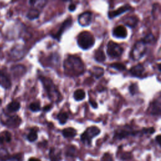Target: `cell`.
<instances>
[{"label": "cell", "mask_w": 161, "mask_h": 161, "mask_svg": "<svg viewBox=\"0 0 161 161\" xmlns=\"http://www.w3.org/2000/svg\"><path fill=\"white\" fill-rule=\"evenodd\" d=\"M63 67L65 74L70 77H78L85 71L84 62L76 56H68L64 61Z\"/></svg>", "instance_id": "obj_1"}, {"label": "cell", "mask_w": 161, "mask_h": 161, "mask_svg": "<svg viewBox=\"0 0 161 161\" xmlns=\"http://www.w3.org/2000/svg\"><path fill=\"white\" fill-rule=\"evenodd\" d=\"M39 80L50 101L56 103L61 101L62 99V94L50 78L40 76H39Z\"/></svg>", "instance_id": "obj_2"}, {"label": "cell", "mask_w": 161, "mask_h": 161, "mask_svg": "<svg viewBox=\"0 0 161 161\" xmlns=\"http://www.w3.org/2000/svg\"><path fill=\"white\" fill-rule=\"evenodd\" d=\"M77 43L81 49L87 50L94 46L95 44V38L90 32L84 31L78 35L77 37Z\"/></svg>", "instance_id": "obj_3"}, {"label": "cell", "mask_w": 161, "mask_h": 161, "mask_svg": "<svg viewBox=\"0 0 161 161\" xmlns=\"http://www.w3.org/2000/svg\"><path fill=\"white\" fill-rule=\"evenodd\" d=\"M143 135L142 130H135L130 126H124L120 128L114 132L113 138L115 140L120 141L129 137H136Z\"/></svg>", "instance_id": "obj_4"}, {"label": "cell", "mask_w": 161, "mask_h": 161, "mask_svg": "<svg viewBox=\"0 0 161 161\" xmlns=\"http://www.w3.org/2000/svg\"><path fill=\"white\" fill-rule=\"evenodd\" d=\"M100 133L101 130L98 127L96 126H90L81 135L80 140L84 144L90 146L93 139L99 135Z\"/></svg>", "instance_id": "obj_5"}, {"label": "cell", "mask_w": 161, "mask_h": 161, "mask_svg": "<svg viewBox=\"0 0 161 161\" xmlns=\"http://www.w3.org/2000/svg\"><path fill=\"white\" fill-rule=\"evenodd\" d=\"M146 50V44L142 40V39L137 41L131 50L130 53V59L134 61L141 60L144 56Z\"/></svg>", "instance_id": "obj_6"}, {"label": "cell", "mask_w": 161, "mask_h": 161, "mask_svg": "<svg viewBox=\"0 0 161 161\" xmlns=\"http://www.w3.org/2000/svg\"><path fill=\"white\" fill-rule=\"evenodd\" d=\"M124 49L117 43L110 40L108 42L106 47V53L112 59H117L120 57L123 53Z\"/></svg>", "instance_id": "obj_7"}, {"label": "cell", "mask_w": 161, "mask_h": 161, "mask_svg": "<svg viewBox=\"0 0 161 161\" xmlns=\"http://www.w3.org/2000/svg\"><path fill=\"white\" fill-rule=\"evenodd\" d=\"M72 24V20L71 18H69L67 20H66L64 22L61 24L60 27L58 30V31L55 34H53L51 35L52 37L54 39H56L58 42H60V40L62 37V35L63 34L68 30L70 27H71Z\"/></svg>", "instance_id": "obj_8"}, {"label": "cell", "mask_w": 161, "mask_h": 161, "mask_svg": "<svg viewBox=\"0 0 161 161\" xmlns=\"http://www.w3.org/2000/svg\"><path fill=\"white\" fill-rule=\"evenodd\" d=\"M92 21V13L89 12H85L80 14L78 16V24L82 27L89 26Z\"/></svg>", "instance_id": "obj_9"}, {"label": "cell", "mask_w": 161, "mask_h": 161, "mask_svg": "<svg viewBox=\"0 0 161 161\" xmlns=\"http://www.w3.org/2000/svg\"><path fill=\"white\" fill-rule=\"evenodd\" d=\"M131 9L132 6L130 5L125 4L123 6L120 7L119 8L116 9V10L110 11V12L108 13V16L110 19H113L128 12V11H130Z\"/></svg>", "instance_id": "obj_10"}, {"label": "cell", "mask_w": 161, "mask_h": 161, "mask_svg": "<svg viewBox=\"0 0 161 161\" xmlns=\"http://www.w3.org/2000/svg\"><path fill=\"white\" fill-rule=\"evenodd\" d=\"M161 111V103L160 97H159L153 101L148 108V112L150 114L153 116H160Z\"/></svg>", "instance_id": "obj_11"}, {"label": "cell", "mask_w": 161, "mask_h": 161, "mask_svg": "<svg viewBox=\"0 0 161 161\" xmlns=\"http://www.w3.org/2000/svg\"><path fill=\"white\" fill-rule=\"evenodd\" d=\"M113 36L117 38H125L127 37V30L123 25H119L115 27L112 31Z\"/></svg>", "instance_id": "obj_12"}, {"label": "cell", "mask_w": 161, "mask_h": 161, "mask_svg": "<svg viewBox=\"0 0 161 161\" xmlns=\"http://www.w3.org/2000/svg\"><path fill=\"white\" fill-rule=\"evenodd\" d=\"M49 157L50 161H61L62 152L61 150L58 148L52 147L49 150Z\"/></svg>", "instance_id": "obj_13"}, {"label": "cell", "mask_w": 161, "mask_h": 161, "mask_svg": "<svg viewBox=\"0 0 161 161\" xmlns=\"http://www.w3.org/2000/svg\"><path fill=\"white\" fill-rule=\"evenodd\" d=\"M129 72L133 76L141 78L143 77L145 72V68L142 64H138V65L131 68V69L129 70Z\"/></svg>", "instance_id": "obj_14"}, {"label": "cell", "mask_w": 161, "mask_h": 161, "mask_svg": "<svg viewBox=\"0 0 161 161\" xmlns=\"http://www.w3.org/2000/svg\"><path fill=\"white\" fill-rule=\"evenodd\" d=\"M21 123V119L18 115H13L9 117L6 121V125L11 128H16Z\"/></svg>", "instance_id": "obj_15"}, {"label": "cell", "mask_w": 161, "mask_h": 161, "mask_svg": "<svg viewBox=\"0 0 161 161\" xmlns=\"http://www.w3.org/2000/svg\"><path fill=\"white\" fill-rule=\"evenodd\" d=\"M0 86L5 89H9L12 86L9 78L1 70H0Z\"/></svg>", "instance_id": "obj_16"}, {"label": "cell", "mask_w": 161, "mask_h": 161, "mask_svg": "<svg viewBox=\"0 0 161 161\" xmlns=\"http://www.w3.org/2000/svg\"><path fill=\"white\" fill-rule=\"evenodd\" d=\"M138 18L136 16H129L125 18L123 20V23L125 25L130 27L135 28L137 27L138 23Z\"/></svg>", "instance_id": "obj_17"}, {"label": "cell", "mask_w": 161, "mask_h": 161, "mask_svg": "<svg viewBox=\"0 0 161 161\" xmlns=\"http://www.w3.org/2000/svg\"><path fill=\"white\" fill-rule=\"evenodd\" d=\"M62 134L64 138H72L77 135V130L72 127H68L62 130Z\"/></svg>", "instance_id": "obj_18"}, {"label": "cell", "mask_w": 161, "mask_h": 161, "mask_svg": "<svg viewBox=\"0 0 161 161\" xmlns=\"http://www.w3.org/2000/svg\"><path fill=\"white\" fill-rule=\"evenodd\" d=\"M12 72L15 77H21L26 73V68L23 65H17L12 68Z\"/></svg>", "instance_id": "obj_19"}, {"label": "cell", "mask_w": 161, "mask_h": 161, "mask_svg": "<svg viewBox=\"0 0 161 161\" xmlns=\"http://www.w3.org/2000/svg\"><path fill=\"white\" fill-rule=\"evenodd\" d=\"M91 75L94 76L96 79H100L104 74V69L101 67H93L90 69V71Z\"/></svg>", "instance_id": "obj_20"}, {"label": "cell", "mask_w": 161, "mask_h": 161, "mask_svg": "<svg viewBox=\"0 0 161 161\" xmlns=\"http://www.w3.org/2000/svg\"><path fill=\"white\" fill-rule=\"evenodd\" d=\"M94 60L98 62H103L106 60L105 53L102 49H99L96 50L94 55Z\"/></svg>", "instance_id": "obj_21"}, {"label": "cell", "mask_w": 161, "mask_h": 161, "mask_svg": "<svg viewBox=\"0 0 161 161\" xmlns=\"http://www.w3.org/2000/svg\"><path fill=\"white\" fill-rule=\"evenodd\" d=\"M6 108L8 112H16L20 108V103L17 101H13L7 105Z\"/></svg>", "instance_id": "obj_22"}, {"label": "cell", "mask_w": 161, "mask_h": 161, "mask_svg": "<svg viewBox=\"0 0 161 161\" xmlns=\"http://www.w3.org/2000/svg\"><path fill=\"white\" fill-rule=\"evenodd\" d=\"M12 141V135L8 132L5 131L0 134V145L3 144L5 142H9Z\"/></svg>", "instance_id": "obj_23"}, {"label": "cell", "mask_w": 161, "mask_h": 161, "mask_svg": "<svg viewBox=\"0 0 161 161\" xmlns=\"http://www.w3.org/2000/svg\"><path fill=\"white\" fill-rule=\"evenodd\" d=\"M73 97L76 101H82L86 97V93L83 90H77L74 91Z\"/></svg>", "instance_id": "obj_24"}, {"label": "cell", "mask_w": 161, "mask_h": 161, "mask_svg": "<svg viewBox=\"0 0 161 161\" xmlns=\"http://www.w3.org/2000/svg\"><path fill=\"white\" fill-rule=\"evenodd\" d=\"M39 16H40V12L38 9L35 8L30 9L27 14V18H28L30 20L37 19L39 18Z\"/></svg>", "instance_id": "obj_25"}, {"label": "cell", "mask_w": 161, "mask_h": 161, "mask_svg": "<svg viewBox=\"0 0 161 161\" xmlns=\"http://www.w3.org/2000/svg\"><path fill=\"white\" fill-rule=\"evenodd\" d=\"M69 119V115L66 112H60L57 115L56 119L60 125L66 124Z\"/></svg>", "instance_id": "obj_26"}, {"label": "cell", "mask_w": 161, "mask_h": 161, "mask_svg": "<svg viewBox=\"0 0 161 161\" xmlns=\"http://www.w3.org/2000/svg\"><path fill=\"white\" fill-rule=\"evenodd\" d=\"M65 156L69 158H76V147L74 145L69 146L66 149V151L65 152Z\"/></svg>", "instance_id": "obj_27"}, {"label": "cell", "mask_w": 161, "mask_h": 161, "mask_svg": "<svg viewBox=\"0 0 161 161\" xmlns=\"http://www.w3.org/2000/svg\"><path fill=\"white\" fill-rule=\"evenodd\" d=\"M27 138L30 142H34L37 140L38 134H37V130L35 128H31L30 130L29 134L27 137Z\"/></svg>", "instance_id": "obj_28"}, {"label": "cell", "mask_w": 161, "mask_h": 161, "mask_svg": "<svg viewBox=\"0 0 161 161\" xmlns=\"http://www.w3.org/2000/svg\"><path fill=\"white\" fill-rule=\"evenodd\" d=\"M142 40L147 44H152L153 43L156 42V38L154 35L152 33H149L147 34L142 39Z\"/></svg>", "instance_id": "obj_29"}, {"label": "cell", "mask_w": 161, "mask_h": 161, "mask_svg": "<svg viewBox=\"0 0 161 161\" xmlns=\"http://www.w3.org/2000/svg\"><path fill=\"white\" fill-rule=\"evenodd\" d=\"M110 67L116 71H124L126 69V67L123 64L120 62H115L113 64H111L110 65Z\"/></svg>", "instance_id": "obj_30"}, {"label": "cell", "mask_w": 161, "mask_h": 161, "mask_svg": "<svg viewBox=\"0 0 161 161\" xmlns=\"http://www.w3.org/2000/svg\"><path fill=\"white\" fill-rule=\"evenodd\" d=\"M29 108L32 112H38L41 110L40 104L39 102H37V101L31 103L30 104Z\"/></svg>", "instance_id": "obj_31"}, {"label": "cell", "mask_w": 161, "mask_h": 161, "mask_svg": "<svg viewBox=\"0 0 161 161\" xmlns=\"http://www.w3.org/2000/svg\"><path fill=\"white\" fill-rule=\"evenodd\" d=\"M128 90H129L130 93L134 96L135 94H137L138 92V85L136 83H132L130 85L129 88H128Z\"/></svg>", "instance_id": "obj_32"}, {"label": "cell", "mask_w": 161, "mask_h": 161, "mask_svg": "<svg viewBox=\"0 0 161 161\" xmlns=\"http://www.w3.org/2000/svg\"><path fill=\"white\" fill-rule=\"evenodd\" d=\"M155 128L154 127H148V128H143L142 132L143 135H152L155 133Z\"/></svg>", "instance_id": "obj_33"}, {"label": "cell", "mask_w": 161, "mask_h": 161, "mask_svg": "<svg viewBox=\"0 0 161 161\" xmlns=\"http://www.w3.org/2000/svg\"><path fill=\"white\" fill-rule=\"evenodd\" d=\"M8 156V152L4 148H0V158L1 159H7Z\"/></svg>", "instance_id": "obj_34"}, {"label": "cell", "mask_w": 161, "mask_h": 161, "mask_svg": "<svg viewBox=\"0 0 161 161\" xmlns=\"http://www.w3.org/2000/svg\"><path fill=\"white\" fill-rule=\"evenodd\" d=\"M47 1H35L34 6H37L38 8H43L46 6V4L47 3Z\"/></svg>", "instance_id": "obj_35"}, {"label": "cell", "mask_w": 161, "mask_h": 161, "mask_svg": "<svg viewBox=\"0 0 161 161\" xmlns=\"http://www.w3.org/2000/svg\"><path fill=\"white\" fill-rule=\"evenodd\" d=\"M132 157V153H130V152H128V153L126 152V153H124V154H122V156L120 157V159L122 160L125 161V160H128L131 159Z\"/></svg>", "instance_id": "obj_36"}, {"label": "cell", "mask_w": 161, "mask_h": 161, "mask_svg": "<svg viewBox=\"0 0 161 161\" xmlns=\"http://www.w3.org/2000/svg\"><path fill=\"white\" fill-rule=\"evenodd\" d=\"M102 161H113V159L112 158V156L109 154L108 153H105L102 159H101Z\"/></svg>", "instance_id": "obj_37"}, {"label": "cell", "mask_w": 161, "mask_h": 161, "mask_svg": "<svg viewBox=\"0 0 161 161\" xmlns=\"http://www.w3.org/2000/svg\"><path fill=\"white\" fill-rule=\"evenodd\" d=\"M52 108H53V106H52V105L49 104V105L45 106L44 107V108H42V110H43V111H44V112H48L50 111V110L52 109Z\"/></svg>", "instance_id": "obj_38"}, {"label": "cell", "mask_w": 161, "mask_h": 161, "mask_svg": "<svg viewBox=\"0 0 161 161\" xmlns=\"http://www.w3.org/2000/svg\"><path fill=\"white\" fill-rule=\"evenodd\" d=\"M69 10L70 12H74V11L76 9V5H74V4H70L69 7H68Z\"/></svg>", "instance_id": "obj_39"}, {"label": "cell", "mask_w": 161, "mask_h": 161, "mask_svg": "<svg viewBox=\"0 0 161 161\" xmlns=\"http://www.w3.org/2000/svg\"><path fill=\"white\" fill-rule=\"evenodd\" d=\"M89 101H90V103L91 104V105L94 108H98L97 103H96L94 100H93L92 99H90Z\"/></svg>", "instance_id": "obj_40"}, {"label": "cell", "mask_w": 161, "mask_h": 161, "mask_svg": "<svg viewBox=\"0 0 161 161\" xmlns=\"http://www.w3.org/2000/svg\"><path fill=\"white\" fill-rule=\"evenodd\" d=\"M160 135H158L156 137V142H157V144L159 145V147H160L161 145V144H160Z\"/></svg>", "instance_id": "obj_41"}, {"label": "cell", "mask_w": 161, "mask_h": 161, "mask_svg": "<svg viewBox=\"0 0 161 161\" xmlns=\"http://www.w3.org/2000/svg\"><path fill=\"white\" fill-rule=\"evenodd\" d=\"M28 161H41V160L36 157H31L29 159Z\"/></svg>", "instance_id": "obj_42"}, {"label": "cell", "mask_w": 161, "mask_h": 161, "mask_svg": "<svg viewBox=\"0 0 161 161\" xmlns=\"http://www.w3.org/2000/svg\"><path fill=\"white\" fill-rule=\"evenodd\" d=\"M158 69H159V72H160V71H161V69H160V64H158Z\"/></svg>", "instance_id": "obj_43"}, {"label": "cell", "mask_w": 161, "mask_h": 161, "mask_svg": "<svg viewBox=\"0 0 161 161\" xmlns=\"http://www.w3.org/2000/svg\"><path fill=\"white\" fill-rule=\"evenodd\" d=\"M2 104V100H0V104Z\"/></svg>", "instance_id": "obj_44"}]
</instances>
